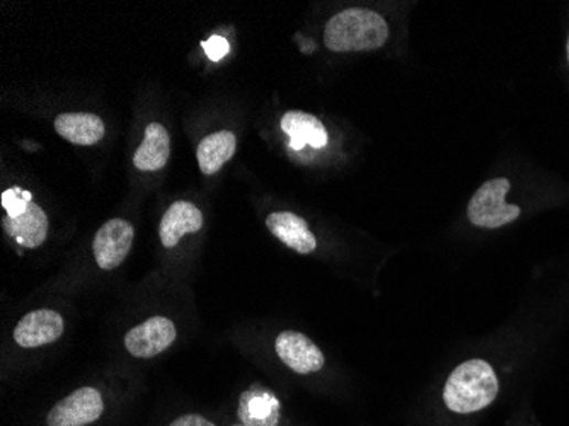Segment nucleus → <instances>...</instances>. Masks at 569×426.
<instances>
[{"label": "nucleus", "instance_id": "obj_2", "mask_svg": "<svg viewBox=\"0 0 569 426\" xmlns=\"http://www.w3.org/2000/svg\"><path fill=\"white\" fill-rule=\"evenodd\" d=\"M389 38L386 19L371 9L352 8L330 19L324 45L331 52H372Z\"/></svg>", "mask_w": 569, "mask_h": 426}, {"label": "nucleus", "instance_id": "obj_10", "mask_svg": "<svg viewBox=\"0 0 569 426\" xmlns=\"http://www.w3.org/2000/svg\"><path fill=\"white\" fill-rule=\"evenodd\" d=\"M203 215L198 206L190 202H176L169 206L159 225V236L164 247H174L181 237L202 231Z\"/></svg>", "mask_w": 569, "mask_h": 426}, {"label": "nucleus", "instance_id": "obj_13", "mask_svg": "<svg viewBox=\"0 0 569 426\" xmlns=\"http://www.w3.org/2000/svg\"><path fill=\"white\" fill-rule=\"evenodd\" d=\"M2 225L9 236L15 237V241L28 249L42 246L49 234V219H46L45 212L33 202L19 217L11 219L6 215L2 219Z\"/></svg>", "mask_w": 569, "mask_h": 426}, {"label": "nucleus", "instance_id": "obj_21", "mask_svg": "<svg viewBox=\"0 0 569 426\" xmlns=\"http://www.w3.org/2000/svg\"><path fill=\"white\" fill-rule=\"evenodd\" d=\"M234 426H248V425H234Z\"/></svg>", "mask_w": 569, "mask_h": 426}, {"label": "nucleus", "instance_id": "obj_18", "mask_svg": "<svg viewBox=\"0 0 569 426\" xmlns=\"http://www.w3.org/2000/svg\"><path fill=\"white\" fill-rule=\"evenodd\" d=\"M203 50L211 61L217 62L229 53V42L222 36H212L211 40L202 43Z\"/></svg>", "mask_w": 569, "mask_h": 426}, {"label": "nucleus", "instance_id": "obj_14", "mask_svg": "<svg viewBox=\"0 0 569 426\" xmlns=\"http://www.w3.org/2000/svg\"><path fill=\"white\" fill-rule=\"evenodd\" d=\"M281 128L289 135L293 149L311 146L322 149L328 143V131L314 115L303 111H287L281 118Z\"/></svg>", "mask_w": 569, "mask_h": 426}, {"label": "nucleus", "instance_id": "obj_15", "mask_svg": "<svg viewBox=\"0 0 569 426\" xmlns=\"http://www.w3.org/2000/svg\"><path fill=\"white\" fill-rule=\"evenodd\" d=\"M171 156V139L161 124H150L146 128V139L133 156V164L140 171H159L168 164Z\"/></svg>", "mask_w": 569, "mask_h": 426}, {"label": "nucleus", "instance_id": "obj_7", "mask_svg": "<svg viewBox=\"0 0 569 426\" xmlns=\"http://www.w3.org/2000/svg\"><path fill=\"white\" fill-rule=\"evenodd\" d=\"M278 359L300 375L314 374L324 366V355L314 341L297 331H283L275 341Z\"/></svg>", "mask_w": 569, "mask_h": 426}, {"label": "nucleus", "instance_id": "obj_1", "mask_svg": "<svg viewBox=\"0 0 569 426\" xmlns=\"http://www.w3.org/2000/svg\"><path fill=\"white\" fill-rule=\"evenodd\" d=\"M500 382L495 371L484 360L461 363L447 379L443 403L458 415L483 412L498 396Z\"/></svg>", "mask_w": 569, "mask_h": 426}, {"label": "nucleus", "instance_id": "obj_9", "mask_svg": "<svg viewBox=\"0 0 569 426\" xmlns=\"http://www.w3.org/2000/svg\"><path fill=\"white\" fill-rule=\"evenodd\" d=\"M267 227L278 241L297 251L299 255H311L318 247L308 222L292 212H273L268 215Z\"/></svg>", "mask_w": 569, "mask_h": 426}, {"label": "nucleus", "instance_id": "obj_17", "mask_svg": "<svg viewBox=\"0 0 569 426\" xmlns=\"http://www.w3.org/2000/svg\"><path fill=\"white\" fill-rule=\"evenodd\" d=\"M31 203L30 191H23L21 188H11L2 193V206L8 212V217H19L21 213L26 212L28 205Z\"/></svg>", "mask_w": 569, "mask_h": 426}, {"label": "nucleus", "instance_id": "obj_20", "mask_svg": "<svg viewBox=\"0 0 569 426\" xmlns=\"http://www.w3.org/2000/svg\"><path fill=\"white\" fill-rule=\"evenodd\" d=\"M566 52H568V62H569V36H568V43H566Z\"/></svg>", "mask_w": 569, "mask_h": 426}, {"label": "nucleus", "instance_id": "obj_6", "mask_svg": "<svg viewBox=\"0 0 569 426\" xmlns=\"http://www.w3.org/2000/svg\"><path fill=\"white\" fill-rule=\"evenodd\" d=\"M176 340L174 322L168 318H150L128 331L125 347L136 359H152L161 355Z\"/></svg>", "mask_w": 569, "mask_h": 426}, {"label": "nucleus", "instance_id": "obj_19", "mask_svg": "<svg viewBox=\"0 0 569 426\" xmlns=\"http://www.w3.org/2000/svg\"><path fill=\"white\" fill-rule=\"evenodd\" d=\"M169 426H215L214 423L200 415H184L174 419Z\"/></svg>", "mask_w": 569, "mask_h": 426}, {"label": "nucleus", "instance_id": "obj_3", "mask_svg": "<svg viewBox=\"0 0 569 426\" xmlns=\"http://www.w3.org/2000/svg\"><path fill=\"white\" fill-rule=\"evenodd\" d=\"M509 188L512 184L506 178L486 181L469 202L468 217L471 224L483 228H498L517 221L520 209L506 203Z\"/></svg>", "mask_w": 569, "mask_h": 426}, {"label": "nucleus", "instance_id": "obj_5", "mask_svg": "<svg viewBox=\"0 0 569 426\" xmlns=\"http://www.w3.org/2000/svg\"><path fill=\"white\" fill-rule=\"evenodd\" d=\"M136 237V228L124 219L106 222L94 237V258L99 268L115 269L125 262Z\"/></svg>", "mask_w": 569, "mask_h": 426}, {"label": "nucleus", "instance_id": "obj_12", "mask_svg": "<svg viewBox=\"0 0 569 426\" xmlns=\"http://www.w3.org/2000/svg\"><path fill=\"white\" fill-rule=\"evenodd\" d=\"M56 134L75 146H94L105 137V124L93 113H64L55 120Z\"/></svg>", "mask_w": 569, "mask_h": 426}, {"label": "nucleus", "instance_id": "obj_11", "mask_svg": "<svg viewBox=\"0 0 569 426\" xmlns=\"http://www.w3.org/2000/svg\"><path fill=\"white\" fill-rule=\"evenodd\" d=\"M239 415L243 425L278 426L281 406L277 396L261 385H253L251 390L240 396Z\"/></svg>", "mask_w": 569, "mask_h": 426}, {"label": "nucleus", "instance_id": "obj_8", "mask_svg": "<svg viewBox=\"0 0 569 426\" xmlns=\"http://www.w3.org/2000/svg\"><path fill=\"white\" fill-rule=\"evenodd\" d=\"M65 321L52 309H37L18 322L14 340L19 347L37 348L55 343L64 334Z\"/></svg>", "mask_w": 569, "mask_h": 426}, {"label": "nucleus", "instance_id": "obj_4", "mask_svg": "<svg viewBox=\"0 0 569 426\" xmlns=\"http://www.w3.org/2000/svg\"><path fill=\"white\" fill-rule=\"evenodd\" d=\"M105 412L101 393L94 387H80L53 406L49 426H86L98 422Z\"/></svg>", "mask_w": 569, "mask_h": 426}, {"label": "nucleus", "instance_id": "obj_16", "mask_svg": "<svg viewBox=\"0 0 569 426\" xmlns=\"http://www.w3.org/2000/svg\"><path fill=\"white\" fill-rule=\"evenodd\" d=\"M236 135L229 130L217 131V134L205 137L196 150V158H198L203 174L211 177L222 169L225 162H229L236 153Z\"/></svg>", "mask_w": 569, "mask_h": 426}]
</instances>
